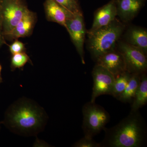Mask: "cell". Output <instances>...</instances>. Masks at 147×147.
I'll list each match as a JSON object with an SVG mask.
<instances>
[{
  "mask_svg": "<svg viewBox=\"0 0 147 147\" xmlns=\"http://www.w3.org/2000/svg\"><path fill=\"white\" fill-rule=\"evenodd\" d=\"M47 120L43 108L34 100L23 97L9 107L3 123L13 133L28 137L43 131Z\"/></svg>",
  "mask_w": 147,
  "mask_h": 147,
  "instance_id": "6da1fadb",
  "label": "cell"
},
{
  "mask_svg": "<svg viewBox=\"0 0 147 147\" xmlns=\"http://www.w3.org/2000/svg\"><path fill=\"white\" fill-rule=\"evenodd\" d=\"M103 130L101 147H141L146 144V125L139 110L130 111L117 124Z\"/></svg>",
  "mask_w": 147,
  "mask_h": 147,
  "instance_id": "7a4b0ae2",
  "label": "cell"
},
{
  "mask_svg": "<svg viewBox=\"0 0 147 147\" xmlns=\"http://www.w3.org/2000/svg\"><path fill=\"white\" fill-rule=\"evenodd\" d=\"M125 28V25L116 18L107 26L87 33L88 48L92 57L96 61L100 56L115 49Z\"/></svg>",
  "mask_w": 147,
  "mask_h": 147,
  "instance_id": "3957f363",
  "label": "cell"
},
{
  "mask_svg": "<svg viewBox=\"0 0 147 147\" xmlns=\"http://www.w3.org/2000/svg\"><path fill=\"white\" fill-rule=\"evenodd\" d=\"M82 129L84 136L93 138L103 130L110 119V116L104 108L95 102H87L82 109Z\"/></svg>",
  "mask_w": 147,
  "mask_h": 147,
  "instance_id": "277c9868",
  "label": "cell"
},
{
  "mask_svg": "<svg viewBox=\"0 0 147 147\" xmlns=\"http://www.w3.org/2000/svg\"><path fill=\"white\" fill-rule=\"evenodd\" d=\"M28 10L24 0H1L0 17L4 37L13 30Z\"/></svg>",
  "mask_w": 147,
  "mask_h": 147,
  "instance_id": "5b68a950",
  "label": "cell"
},
{
  "mask_svg": "<svg viewBox=\"0 0 147 147\" xmlns=\"http://www.w3.org/2000/svg\"><path fill=\"white\" fill-rule=\"evenodd\" d=\"M118 50L123 55L126 70L131 74L142 75L147 69V55L141 49L125 41L117 42Z\"/></svg>",
  "mask_w": 147,
  "mask_h": 147,
  "instance_id": "8992f818",
  "label": "cell"
},
{
  "mask_svg": "<svg viewBox=\"0 0 147 147\" xmlns=\"http://www.w3.org/2000/svg\"><path fill=\"white\" fill-rule=\"evenodd\" d=\"M93 86L90 102L102 95L111 94L115 80V76L105 67L96 64L92 71Z\"/></svg>",
  "mask_w": 147,
  "mask_h": 147,
  "instance_id": "52a82bcc",
  "label": "cell"
},
{
  "mask_svg": "<svg viewBox=\"0 0 147 147\" xmlns=\"http://www.w3.org/2000/svg\"><path fill=\"white\" fill-rule=\"evenodd\" d=\"M65 28L79 53L82 63L84 64L85 62L84 46L86 31L83 13L74 14L68 19L66 23Z\"/></svg>",
  "mask_w": 147,
  "mask_h": 147,
  "instance_id": "ba28073f",
  "label": "cell"
},
{
  "mask_svg": "<svg viewBox=\"0 0 147 147\" xmlns=\"http://www.w3.org/2000/svg\"><path fill=\"white\" fill-rule=\"evenodd\" d=\"M96 61L97 64L108 69L115 77L126 71L123 55L116 49L100 56Z\"/></svg>",
  "mask_w": 147,
  "mask_h": 147,
  "instance_id": "9c48e42d",
  "label": "cell"
},
{
  "mask_svg": "<svg viewBox=\"0 0 147 147\" xmlns=\"http://www.w3.org/2000/svg\"><path fill=\"white\" fill-rule=\"evenodd\" d=\"M36 21V13L29 9L13 30L4 37L5 39L15 40L30 36L32 33Z\"/></svg>",
  "mask_w": 147,
  "mask_h": 147,
  "instance_id": "30bf717a",
  "label": "cell"
},
{
  "mask_svg": "<svg viewBox=\"0 0 147 147\" xmlns=\"http://www.w3.org/2000/svg\"><path fill=\"white\" fill-rule=\"evenodd\" d=\"M117 16L116 0H111L95 11L92 25L87 33L92 32L101 27L107 26L115 20Z\"/></svg>",
  "mask_w": 147,
  "mask_h": 147,
  "instance_id": "8fae6325",
  "label": "cell"
},
{
  "mask_svg": "<svg viewBox=\"0 0 147 147\" xmlns=\"http://www.w3.org/2000/svg\"><path fill=\"white\" fill-rule=\"evenodd\" d=\"M117 16L122 22H130L145 5L146 0H116Z\"/></svg>",
  "mask_w": 147,
  "mask_h": 147,
  "instance_id": "7c38bea8",
  "label": "cell"
},
{
  "mask_svg": "<svg viewBox=\"0 0 147 147\" xmlns=\"http://www.w3.org/2000/svg\"><path fill=\"white\" fill-rule=\"evenodd\" d=\"M44 7L47 21L57 23L65 28L67 21L74 15L55 0H45Z\"/></svg>",
  "mask_w": 147,
  "mask_h": 147,
  "instance_id": "4fadbf2b",
  "label": "cell"
},
{
  "mask_svg": "<svg viewBox=\"0 0 147 147\" xmlns=\"http://www.w3.org/2000/svg\"><path fill=\"white\" fill-rule=\"evenodd\" d=\"M125 42L137 47L147 54V31L142 27L131 26L124 34Z\"/></svg>",
  "mask_w": 147,
  "mask_h": 147,
  "instance_id": "5bb4252c",
  "label": "cell"
},
{
  "mask_svg": "<svg viewBox=\"0 0 147 147\" xmlns=\"http://www.w3.org/2000/svg\"><path fill=\"white\" fill-rule=\"evenodd\" d=\"M147 103V76L146 73L141 75V81L133 100L131 102V112L138 111Z\"/></svg>",
  "mask_w": 147,
  "mask_h": 147,
  "instance_id": "9a60e30c",
  "label": "cell"
},
{
  "mask_svg": "<svg viewBox=\"0 0 147 147\" xmlns=\"http://www.w3.org/2000/svg\"><path fill=\"white\" fill-rule=\"evenodd\" d=\"M141 81V75L132 74L124 90L117 99L121 102L131 103Z\"/></svg>",
  "mask_w": 147,
  "mask_h": 147,
  "instance_id": "2e32d148",
  "label": "cell"
},
{
  "mask_svg": "<svg viewBox=\"0 0 147 147\" xmlns=\"http://www.w3.org/2000/svg\"><path fill=\"white\" fill-rule=\"evenodd\" d=\"M131 74L128 71H125L115 76L110 95L117 98L126 88Z\"/></svg>",
  "mask_w": 147,
  "mask_h": 147,
  "instance_id": "e0dca14e",
  "label": "cell"
},
{
  "mask_svg": "<svg viewBox=\"0 0 147 147\" xmlns=\"http://www.w3.org/2000/svg\"><path fill=\"white\" fill-rule=\"evenodd\" d=\"M27 63H32L30 57L25 52L14 54L11 58V68L12 70L20 69L24 67Z\"/></svg>",
  "mask_w": 147,
  "mask_h": 147,
  "instance_id": "ac0fdd59",
  "label": "cell"
},
{
  "mask_svg": "<svg viewBox=\"0 0 147 147\" xmlns=\"http://www.w3.org/2000/svg\"><path fill=\"white\" fill-rule=\"evenodd\" d=\"M69 11L74 14L82 13L79 0H55Z\"/></svg>",
  "mask_w": 147,
  "mask_h": 147,
  "instance_id": "d6986e66",
  "label": "cell"
},
{
  "mask_svg": "<svg viewBox=\"0 0 147 147\" xmlns=\"http://www.w3.org/2000/svg\"><path fill=\"white\" fill-rule=\"evenodd\" d=\"M74 147H101L100 143L95 141L93 138L84 136L74 144Z\"/></svg>",
  "mask_w": 147,
  "mask_h": 147,
  "instance_id": "ffe728a7",
  "label": "cell"
},
{
  "mask_svg": "<svg viewBox=\"0 0 147 147\" xmlns=\"http://www.w3.org/2000/svg\"><path fill=\"white\" fill-rule=\"evenodd\" d=\"M9 49L12 55L25 52L26 50L24 43L18 39L15 40V41L9 45Z\"/></svg>",
  "mask_w": 147,
  "mask_h": 147,
  "instance_id": "44dd1931",
  "label": "cell"
},
{
  "mask_svg": "<svg viewBox=\"0 0 147 147\" xmlns=\"http://www.w3.org/2000/svg\"><path fill=\"white\" fill-rule=\"evenodd\" d=\"M5 39L3 34L2 25L1 20L0 17V47L4 44H5Z\"/></svg>",
  "mask_w": 147,
  "mask_h": 147,
  "instance_id": "7402d4cb",
  "label": "cell"
},
{
  "mask_svg": "<svg viewBox=\"0 0 147 147\" xmlns=\"http://www.w3.org/2000/svg\"><path fill=\"white\" fill-rule=\"evenodd\" d=\"M2 70V66L1 65H0V76H1V72Z\"/></svg>",
  "mask_w": 147,
  "mask_h": 147,
  "instance_id": "603a6c76",
  "label": "cell"
},
{
  "mask_svg": "<svg viewBox=\"0 0 147 147\" xmlns=\"http://www.w3.org/2000/svg\"><path fill=\"white\" fill-rule=\"evenodd\" d=\"M2 79L1 76H0V83L2 82Z\"/></svg>",
  "mask_w": 147,
  "mask_h": 147,
  "instance_id": "cb8c5ba5",
  "label": "cell"
},
{
  "mask_svg": "<svg viewBox=\"0 0 147 147\" xmlns=\"http://www.w3.org/2000/svg\"><path fill=\"white\" fill-rule=\"evenodd\" d=\"M0 4H1V0H0Z\"/></svg>",
  "mask_w": 147,
  "mask_h": 147,
  "instance_id": "d4e9b609",
  "label": "cell"
}]
</instances>
